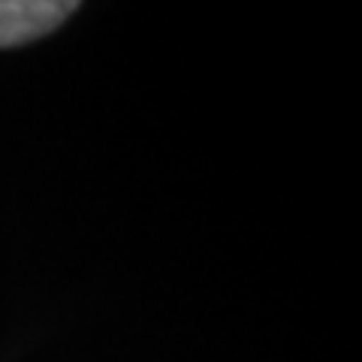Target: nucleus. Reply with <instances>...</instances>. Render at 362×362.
Returning a JSON list of instances; mask_svg holds the SVG:
<instances>
[{
	"label": "nucleus",
	"mask_w": 362,
	"mask_h": 362,
	"mask_svg": "<svg viewBox=\"0 0 362 362\" xmlns=\"http://www.w3.org/2000/svg\"><path fill=\"white\" fill-rule=\"evenodd\" d=\"M76 9L64 0H0V49L45 37Z\"/></svg>",
	"instance_id": "obj_1"
}]
</instances>
